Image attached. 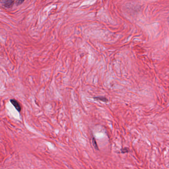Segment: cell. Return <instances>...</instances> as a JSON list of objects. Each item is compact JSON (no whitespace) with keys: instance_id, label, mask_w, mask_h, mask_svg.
Masks as SVG:
<instances>
[{"instance_id":"6da1fadb","label":"cell","mask_w":169,"mask_h":169,"mask_svg":"<svg viewBox=\"0 0 169 169\" xmlns=\"http://www.w3.org/2000/svg\"><path fill=\"white\" fill-rule=\"evenodd\" d=\"M10 101L11 103L13 104V106L17 109V111L20 112L21 110H22V107H21V106H20L19 103L18 102L17 100H14V99H11Z\"/></svg>"},{"instance_id":"7a4b0ae2","label":"cell","mask_w":169,"mask_h":169,"mask_svg":"<svg viewBox=\"0 0 169 169\" xmlns=\"http://www.w3.org/2000/svg\"><path fill=\"white\" fill-rule=\"evenodd\" d=\"M14 2H15V1H11V0L6 1L4 2V6L6 8H10L11 6H13Z\"/></svg>"},{"instance_id":"3957f363","label":"cell","mask_w":169,"mask_h":169,"mask_svg":"<svg viewBox=\"0 0 169 169\" xmlns=\"http://www.w3.org/2000/svg\"><path fill=\"white\" fill-rule=\"evenodd\" d=\"M94 99H97V100H99L100 101H103V102H108L107 99L105 98V97H94Z\"/></svg>"},{"instance_id":"277c9868","label":"cell","mask_w":169,"mask_h":169,"mask_svg":"<svg viewBox=\"0 0 169 169\" xmlns=\"http://www.w3.org/2000/svg\"><path fill=\"white\" fill-rule=\"evenodd\" d=\"M92 143H93V145L95 148L97 149V150H98V147L97 143H96V140H95V139L94 138H92Z\"/></svg>"}]
</instances>
